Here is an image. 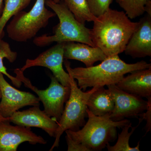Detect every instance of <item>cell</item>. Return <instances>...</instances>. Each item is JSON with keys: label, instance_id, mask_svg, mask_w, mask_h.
<instances>
[{"label": "cell", "instance_id": "cell-1", "mask_svg": "<svg viewBox=\"0 0 151 151\" xmlns=\"http://www.w3.org/2000/svg\"><path fill=\"white\" fill-rule=\"evenodd\" d=\"M93 22L92 40L107 57L124 52L139 22L131 21L124 11L109 8Z\"/></svg>", "mask_w": 151, "mask_h": 151}, {"label": "cell", "instance_id": "cell-2", "mask_svg": "<svg viewBox=\"0 0 151 151\" xmlns=\"http://www.w3.org/2000/svg\"><path fill=\"white\" fill-rule=\"evenodd\" d=\"M64 64L68 73L77 80L78 87L84 91L88 87L116 84L127 73L151 67V63L144 60L132 64L126 63L119 55L107 57L99 65L89 67L72 68L66 59Z\"/></svg>", "mask_w": 151, "mask_h": 151}, {"label": "cell", "instance_id": "cell-3", "mask_svg": "<svg viewBox=\"0 0 151 151\" xmlns=\"http://www.w3.org/2000/svg\"><path fill=\"white\" fill-rule=\"evenodd\" d=\"M45 5L53 10L59 22L53 30V35L45 34L35 37L33 42L36 45L44 47L54 42H73L95 47L92 40V30L78 22L64 3L46 0Z\"/></svg>", "mask_w": 151, "mask_h": 151}, {"label": "cell", "instance_id": "cell-4", "mask_svg": "<svg viewBox=\"0 0 151 151\" xmlns=\"http://www.w3.org/2000/svg\"><path fill=\"white\" fill-rule=\"evenodd\" d=\"M87 112L88 121L82 129L65 132L73 141L83 145L90 151H101L105 148L108 144L117 139V128H122L131 122L127 119L112 121L110 115L96 116L88 109Z\"/></svg>", "mask_w": 151, "mask_h": 151}, {"label": "cell", "instance_id": "cell-5", "mask_svg": "<svg viewBox=\"0 0 151 151\" xmlns=\"http://www.w3.org/2000/svg\"><path fill=\"white\" fill-rule=\"evenodd\" d=\"M70 76V96L58 122V127L55 137V140L50 151L53 150L55 148L59 146L60 137L65 131H77L84 127L86 124L85 119L88 117L87 100L92 92L99 88L93 87L89 91L83 92L78 87L75 79Z\"/></svg>", "mask_w": 151, "mask_h": 151}, {"label": "cell", "instance_id": "cell-6", "mask_svg": "<svg viewBox=\"0 0 151 151\" xmlns=\"http://www.w3.org/2000/svg\"><path fill=\"white\" fill-rule=\"evenodd\" d=\"M46 0H36L28 12L21 11L14 16L7 26L9 37L17 42H26L46 27L49 20L56 14L45 7Z\"/></svg>", "mask_w": 151, "mask_h": 151}, {"label": "cell", "instance_id": "cell-7", "mask_svg": "<svg viewBox=\"0 0 151 151\" xmlns=\"http://www.w3.org/2000/svg\"><path fill=\"white\" fill-rule=\"evenodd\" d=\"M14 72L16 74V77L24 84L25 86L37 94L40 100L43 104L44 111L58 122L64 111V104L70 96V86L62 85L53 76H50L51 82L48 88L40 90L32 85L19 68L15 69Z\"/></svg>", "mask_w": 151, "mask_h": 151}, {"label": "cell", "instance_id": "cell-8", "mask_svg": "<svg viewBox=\"0 0 151 151\" xmlns=\"http://www.w3.org/2000/svg\"><path fill=\"white\" fill-rule=\"evenodd\" d=\"M107 87L114 103V109L110 115L112 121L137 118L147 110V100L125 92L116 84L108 85Z\"/></svg>", "mask_w": 151, "mask_h": 151}, {"label": "cell", "instance_id": "cell-9", "mask_svg": "<svg viewBox=\"0 0 151 151\" xmlns=\"http://www.w3.org/2000/svg\"><path fill=\"white\" fill-rule=\"evenodd\" d=\"M65 42H58L55 45L43 52L34 59H27L21 71L34 66H42L51 70L53 76L60 84L70 86V76L63 69L64 47Z\"/></svg>", "mask_w": 151, "mask_h": 151}, {"label": "cell", "instance_id": "cell-10", "mask_svg": "<svg viewBox=\"0 0 151 151\" xmlns=\"http://www.w3.org/2000/svg\"><path fill=\"white\" fill-rule=\"evenodd\" d=\"M0 89L1 100L0 113L5 118H9L16 111L27 106H39L38 97L29 92L19 91L11 86L0 72Z\"/></svg>", "mask_w": 151, "mask_h": 151}, {"label": "cell", "instance_id": "cell-11", "mask_svg": "<svg viewBox=\"0 0 151 151\" xmlns=\"http://www.w3.org/2000/svg\"><path fill=\"white\" fill-rule=\"evenodd\" d=\"M9 120L0 122V151H16L19 145L25 142L31 145H45L47 141L37 135L30 128L12 126Z\"/></svg>", "mask_w": 151, "mask_h": 151}, {"label": "cell", "instance_id": "cell-12", "mask_svg": "<svg viewBox=\"0 0 151 151\" xmlns=\"http://www.w3.org/2000/svg\"><path fill=\"white\" fill-rule=\"evenodd\" d=\"M9 120L17 125L40 128L52 137H55L58 127V122L44 111H41L39 106H33L24 111H16Z\"/></svg>", "mask_w": 151, "mask_h": 151}, {"label": "cell", "instance_id": "cell-13", "mask_svg": "<svg viewBox=\"0 0 151 151\" xmlns=\"http://www.w3.org/2000/svg\"><path fill=\"white\" fill-rule=\"evenodd\" d=\"M139 22L124 51L134 58L151 56V17L147 15Z\"/></svg>", "mask_w": 151, "mask_h": 151}, {"label": "cell", "instance_id": "cell-14", "mask_svg": "<svg viewBox=\"0 0 151 151\" xmlns=\"http://www.w3.org/2000/svg\"><path fill=\"white\" fill-rule=\"evenodd\" d=\"M130 73L116 84L117 86L135 96L147 99L151 97V67Z\"/></svg>", "mask_w": 151, "mask_h": 151}, {"label": "cell", "instance_id": "cell-15", "mask_svg": "<svg viewBox=\"0 0 151 151\" xmlns=\"http://www.w3.org/2000/svg\"><path fill=\"white\" fill-rule=\"evenodd\" d=\"M63 57L64 59L81 61L86 67L93 66L95 62L103 61L107 57L99 47L73 42H65Z\"/></svg>", "mask_w": 151, "mask_h": 151}, {"label": "cell", "instance_id": "cell-16", "mask_svg": "<svg viewBox=\"0 0 151 151\" xmlns=\"http://www.w3.org/2000/svg\"><path fill=\"white\" fill-rule=\"evenodd\" d=\"M88 110L96 116L110 115L114 108V101L108 89L99 87L92 92L87 100Z\"/></svg>", "mask_w": 151, "mask_h": 151}, {"label": "cell", "instance_id": "cell-17", "mask_svg": "<svg viewBox=\"0 0 151 151\" xmlns=\"http://www.w3.org/2000/svg\"><path fill=\"white\" fill-rule=\"evenodd\" d=\"M32 0H4V9L0 18V40L5 35L4 29L10 19L29 4Z\"/></svg>", "mask_w": 151, "mask_h": 151}, {"label": "cell", "instance_id": "cell-18", "mask_svg": "<svg viewBox=\"0 0 151 151\" xmlns=\"http://www.w3.org/2000/svg\"><path fill=\"white\" fill-rule=\"evenodd\" d=\"M68 9L77 21L82 24L85 22H94L97 18L94 16L88 7L86 0H63Z\"/></svg>", "mask_w": 151, "mask_h": 151}, {"label": "cell", "instance_id": "cell-19", "mask_svg": "<svg viewBox=\"0 0 151 151\" xmlns=\"http://www.w3.org/2000/svg\"><path fill=\"white\" fill-rule=\"evenodd\" d=\"M143 120L139 119V124L137 126L132 127L131 132H129L130 128L132 127V123L130 122L129 124L125 125L122 128V131L121 134H119L118 140L114 145H110L108 144L106 146L108 151H140V142L134 147H130L129 139L131 136L133 134L136 129L140 124Z\"/></svg>", "mask_w": 151, "mask_h": 151}, {"label": "cell", "instance_id": "cell-20", "mask_svg": "<svg viewBox=\"0 0 151 151\" xmlns=\"http://www.w3.org/2000/svg\"><path fill=\"white\" fill-rule=\"evenodd\" d=\"M17 56V53L12 50L8 42L3 40H0V72L8 77L12 81V84L19 88L21 86L22 81L16 76L14 77L10 75L7 71L6 68L3 63V59L4 58H6L10 62L13 63L16 60Z\"/></svg>", "mask_w": 151, "mask_h": 151}, {"label": "cell", "instance_id": "cell-21", "mask_svg": "<svg viewBox=\"0 0 151 151\" xmlns=\"http://www.w3.org/2000/svg\"><path fill=\"white\" fill-rule=\"evenodd\" d=\"M149 0H122L119 5L130 19L141 16L145 12V6Z\"/></svg>", "mask_w": 151, "mask_h": 151}, {"label": "cell", "instance_id": "cell-22", "mask_svg": "<svg viewBox=\"0 0 151 151\" xmlns=\"http://www.w3.org/2000/svg\"><path fill=\"white\" fill-rule=\"evenodd\" d=\"M113 0H86L91 13L96 17L105 13L110 8Z\"/></svg>", "mask_w": 151, "mask_h": 151}, {"label": "cell", "instance_id": "cell-23", "mask_svg": "<svg viewBox=\"0 0 151 151\" xmlns=\"http://www.w3.org/2000/svg\"><path fill=\"white\" fill-rule=\"evenodd\" d=\"M148 106L145 113H143L140 115L142 120H145L147 122L145 129V134L149 132H150L151 129V97L147 99Z\"/></svg>", "mask_w": 151, "mask_h": 151}, {"label": "cell", "instance_id": "cell-24", "mask_svg": "<svg viewBox=\"0 0 151 151\" xmlns=\"http://www.w3.org/2000/svg\"><path fill=\"white\" fill-rule=\"evenodd\" d=\"M65 139L68 145V151H90L86 147L74 142L67 135L65 136Z\"/></svg>", "mask_w": 151, "mask_h": 151}, {"label": "cell", "instance_id": "cell-25", "mask_svg": "<svg viewBox=\"0 0 151 151\" xmlns=\"http://www.w3.org/2000/svg\"><path fill=\"white\" fill-rule=\"evenodd\" d=\"M145 12L148 14V15L151 17V1L149 0L145 6Z\"/></svg>", "mask_w": 151, "mask_h": 151}, {"label": "cell", "instance_id": "cell-26", "mask_svg": "<svg viewBox=\"0 0 151 151\" xmlns=\"http://www.w3.org/2000/svg\"><path fill=\"white\" fill-rule=\"evenodd\" d=\"M4 0H0V18L2 14L3 9H4Z\"/></svg>", "mask_w": 151, "mask_h": 151}, {"label": "cell", "instance_id": "cell-27", "mask_svg": "<svg viewBox=\"0 0 151 151\" xmlns=\"http://www.w3.org/2000/svg\"><path fill=\"white\" fill-rule=\"evenodd\" d=\"M1 98V90L0 89V99ZM9 120V118H5L2 116L1 114L0 113V122H2V121H6V120Z\"/></svg>", "mask_w": 151, "mask_h": 151}, {"label": "cell", "instance_id": "cell-28", "mask_svg": "<svg viewBox=\"0 0 151 151\" xmlns=\"http://www.w3.org/2000/svg\"><path fill=\"white\" fill-rule=\"evenodd\" d=\"M53 1H54L55 2L59 3H60V1H63V0H53Z\"/></svg>", "mask_w": 151, "mask_h": 151}, {"label": "cell", "instance_id": "cell-29", "mask_svg": "<svg viewBox=\"0 0 151 151\" xmlns=\"http://www.w3.org/2000/svg\"><path fill=\"white\" fill-rule=\"evenodd\" d=\"M116 1L118 3V4H119V3L121 1H122V0H116Z\"/></svg>", "mask_w": 151, "mask_h": 151}]
</instances>
